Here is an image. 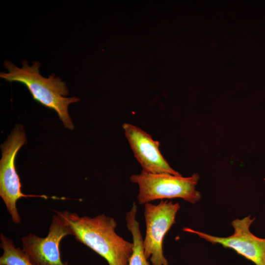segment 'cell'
Returning <instances> with one entry per match:
<instances>
[{"mask_svg":"<svg viewBox=\"0 0 265 265\" xmlns=\"http://www.w3.org/2000/svg\"><path fill=\"white\" fill-rule=\"evenodd\" d=\"M254 220L250 215L234 219L231 223L234 233L227 237L214 236L187 227L183 230L196 234L212 244H219L232 249L255 265H265V238L256 237L250 231Z\"/></svg>","mask_w":265,"mask_h":265,"instance_id":"obj_6","label":"cell"},{"mask_svg":"<svg viewBox=\"0 0 265 265\" xmlns=\"http://www.w3.org/2000/svg\"><path fill=\"white\" fill-rule=\"evenodd\" d=\"M137 206L134 202L130 211L127 212L126 221L128 230L131 233L133 244V252L129 265H150L146 258L143 246L142 234L139 223L136 220Z\"/></svg>","mask_w":265,"mask_h":265,"instance_id":"obj_9","label":"cell"},{"mask_svg":"<svg viewBox=\"0 0 265 265\" xmlns=\"http://www.w3.org/2000/svg\"><path fill=\"white\" fill-rule=\"evenodd\" d=\"M123 128L134 156L142 167L150 173H169L181 176L174 170L163 157L159 150V142L140 128L124 123Z\"/></svg>","mask_w":265,"mask_h":265,"instance_id":"obj_8","label":"cell"},{"mask_svg":"<svg viewBox=\"0 0 265 265\" xmlns=\"http://www.w3.org/2000/svg\"><path fill=\"white\" fill-rule=\"evenodd\" d=\"M22 64V67L19 68L5 60L4 66L7 72H1L0 78L24 84L35 101L55 111L65 128L73 130L74 126L68 107L70 104L78 102L80 99L76 97H65L69 94L65 82L59 77H55L54 74L48 78L41 76L39 71V62L35 61L30 66L26 60H24Z\"/></svg>","mask_w":265,"mask_h":265,"instance_id":"obj_2","label":"cell"},{"mask_svg":"<svg viewBox=\"0 0 265 265\" xmlns=\"http://www.w3.org/2000/svg\"><path fill=\"white\" fill-rule=\"evenodd\" d=\"M55 213L46 237L29 234L22 238V249L34 265H68L61 261L59 244L64 237L73 236V232L63 217Z\"/></svg>","mask_w":265,"mask_h":265,"instance_id":"obj_7","label":"cell"},{"mask_svg":"<svg viewBox=\"0 0 265 265\" xmlns=\"http://www.w3.org/2000/svg\"><path fill=\"white\" fill-rule=\"evenodd\" d=\"M180 209L178 203L161 200L157 204L144 205V216L146 234L143 241L145 256L152 265H168L163 251L164 237L176 223L177 213Z\"/></svg>","mask_w":265,"mask_h":265,"instance_id":"obj_5","label":"cell"},{"mask_svg":"<svg viewBox=\"0 0 265 265\" xmlns=\"http://www.w3.org/2000/svg\"><path fill=\"white\" fill-rule=\"evenodd\" d=\"M25 132L22 126L17 125L6 141L1 145L2 157L0 160V196L11 216L13 222L20 224L21 218L16 204L22 197H39L49 198L46 195H34L24 194L22 185L15 164L16 155L26 142Z\"/></svg>","mask_w":265,"mask_h":265,"instance_id":"obj_4","label":"cell"},{"mask_svg":"<svg viewBox=\"0 0 265 265\" xmlns=\"http://www.w3.org/2000/svg\"><path fill=\"white\" fill-rule=\"evenodd\" d=\"M199 175L193 173L188 177L169 173H150L142 171L130 177L131 181L139 186L137 196L140 205L156 200L181 198L191 204L201 199L200 192L196 189Z\"/></svg>","mask_w":265,"mask_h":265,"instance_id":"obj_3","label":"cell"},{"mask_svg":"<svg viewBox=\"0 0 265 265\" xmlns=\"http://www.w3.org/2000/svg\"><path fill=\"white\" fill-rule=\"evenodd\" d=\"M0 247L3 252L0 265H34L23 249L17 247L14 241L3 234L0 236Z\"/></svg>","mask_w":265,"mask_h":265,"instance_id":"obj_10","label":"cell"},{"mask_svg":"<svg viewBox=\"0 0 265 265\" xmlns=\"http://www.w3.org/2000/svg\"><path fill=\"white\" fill-rule=\"evenodd\" d=\"M56 212L70 225L75 239L104 258L109 265H129L133 244L115 232L117 223L113 218L104 214L91 217L67 211Z\"/></svg>","mask_w":265,"mask_h":265,"instance_id":"obj_1","label":"cell"}]
</instances>
